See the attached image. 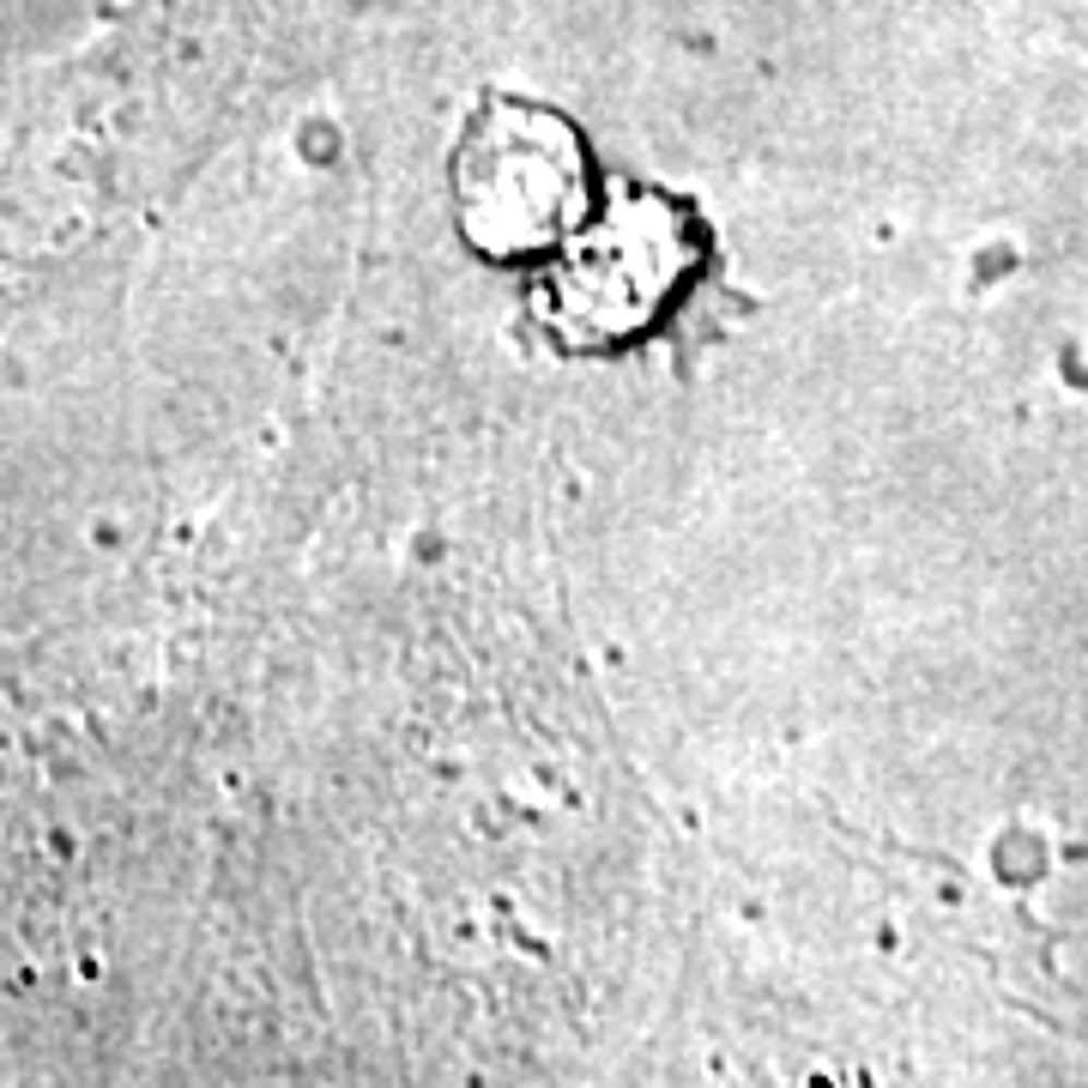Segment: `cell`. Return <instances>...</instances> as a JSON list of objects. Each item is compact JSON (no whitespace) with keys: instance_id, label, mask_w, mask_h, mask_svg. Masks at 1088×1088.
Instances as JSON below:
<instances>
[{"instance_id":"obj_2","label":"cell","mask_w":1088,"mask_h":1088,"mask_svg":"<svg viewBox=\"0 0 1088 1088\" xmlns=\"http://www.w3.org/2000/svg\"><path fill=\"white\" fill-rule=\"evenodd\" d=\"M683 266H690V230L678 212L666 200H623L563 254L545 285L557 333L593 345L647 327Z\"/></svg>"},{"instance_id":"obj_1","label":"cell","mask_w":1088,"mask_h":1088,"mask_svg":"<svg viewBox=\"0 0 1088 1088\" xmlns=\"http://www.w3.org/2000/svg\"><path fill=\"white\" fill-rule=\"evenodd\" d=\"M454 194L459 230L485 254H538L581 218V145L545 109L497 104L459 140Z\"/></svg>"}]
</instances>
